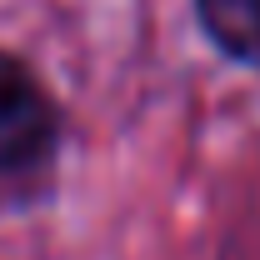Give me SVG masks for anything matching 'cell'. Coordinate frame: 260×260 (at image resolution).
Listing matches in <instances>:
<instances>
[{"mask_svg": "<svg viewBox=\"0 0 260 260\" xmlns=\"http://www.w3.org/2000/svg\"><path fill=\"white\" fill-rule=\"evenodd\" d=\"M55 140H60V115L45 85L15 55L0 50V175L35 170L40 160H50Z\"/></svg>", "mask_w": 260, "mask_h": 260, "instance_id": "cell-1", "label": "cell"}, {"mask_svg": "<svg viewBox=\"0 0 260 260\" xmlns=\"http://www.w3.org/2000/svg\"><path fill=\"white\" fill-rule=\"evenodd\" d=\"M205 35L230 60L260 65V0H195Z\"/></svg>", "mask_w": 260, "mask_h": 260, "instance_id": "cell-2", "label": "cell"}]
</instances>
